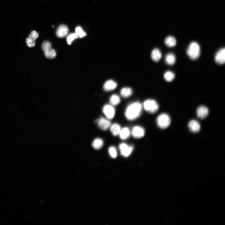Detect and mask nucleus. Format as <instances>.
Here are the masks:
<instances>
[{"label": "nucleus", "mask_w": 225, "mask_h": 225, "mask_svg": "<svg viewBox=\"0 0 225 225\" xmlns=\"http://www.w3.org/2000/svg\"><path fill=\"white\" fill-rule=\"evenodd\" d=\"M142 112L141 104L139 102H136L128 106L125 112V116L128 120H133L139 117Z\"/></svg>", "instance_id": "nucleus-1"}, {"label": "nucleus", "mask_w": 225, "mask_h": 225, "mask_svg": "<svg viewBox=\"0 0 225 225\" xmlns=\"http://www.w3.org/2000/svg\"><path fill=\"white\" fill-rule=\"evenodd\" d=\"M189 57L192 60H195L199 57L200 53V47L198 43L192 42L189 45L187 51Z\"/></svg>", "instance_id": "nucleus-2"}, {"label": "nucleus", "mask_w": 225, "mask_h": 225, "mask_svg": "<svg viewBox=\"0 0 225 225\" xmlns=\"http://www.w3.org/2000/svg\"><path fill=\"white\" fill-rule=\"evenodd\" d=\"M157 124L160 128L164 129L168 127L171 122V119L169 116L166 114L159 115L157 118Z\"/></svg>", "instance_id": "nucleus-3"}, {"label": "nucleus", "mask_w": 225, "mask_h": 225, "mask_svg": "<svg viewBox=\"0 0 225 225\" xmlns=\"http://www.w3.org/2000/svg\"><path fill=\"white\" fill-rule=\"evenodd\" d=\"M143 107L146 111L151 114L156 113L159 108V105L157 102L155 100L152 99H148L144 101Z\"/></svg>", "instance_id": "nucleus-4"}, {"label": "nucleus", "mask_w": 225, "mask_h": 225, "mask_svg": "<svg viewBox=\"0 0 225 225\" xmlns=\"http://www.w3.org/2000/svg\"><path fill=\"white\" fill-rule=\"evenodd\" d=\"M119 149L121 155L124 157H127L132 153L134 147L133 146H128L125 143H122L120 144Z\"/></svg>", "instance_id": "nucleus-5"}, {"label": "nucleus", "mask_w": 225, "mask_h": 225, "mask_svg": "<svg viewBox=\"0 0 225 225\" xmlns=\"http://www.w3.org/2000/svg\"><path fill=\"white\" fill-rule=\"evenodd\" d=\"M131 133L134 138L140 139L143 137L145 134V131L142 127L136 126L133 128Z\"/></svg>", "instance_id": "nucleus-6"}, {"label": "nucleus", "mask_w": 225, "mask_h": 225, "mask_svg": "<svg viewBox=\"0 0 225 225\" xmlns=\"http://www.w3.org/2000/svg\"><path fill=\"white\" fill-rule=\"evenodd\" d=\"M103 113L108 119H111L114 117L115 109L112 106L107 104L103 107Z\"/></svg>", "instance_id": "nucleus-7"}, {"label": "nucleus", "mask_w": 225, "mask_h": 225, "mask_svg": "<svg viewBox=\"0 0 225 225\" xmlns=\"http://www.w3.org/2000/svg\"><path fill=\"white\" fill-rule=\"evenodd\" d=\"M99 127L102 130L106 131L111 126V124L109 120L101 117L96 121Z\"/></svg>", "instance_id": "nucleus-8"}, {"label": "nucleus", "mask_w": 225, "mask_h": 225, "mask_svg": "<svg viewBox=\"0 0 225 225\" xmlns=\"http://www.w3.org/2000/svg\"><path fill=\"white\" fill-rule=\"evenodd\" d=\"M215 62L220 65H222L225 62V49L224 48H222L215 54Z\"/></svg>", "instance_id": "nucleus-9"}, {"label": "nucleus", "mask_w": 225, "mask_h": 225, "mask_svg": "<svg viewBox=\"0 0 225 225\" xmlns=\"http://www.w3.org/2000/svg\"><path fill=\"white\" fill-rule=\"evenodd\" d=\"M69 31V28L66 26L62 25L58 28L56 31V35L59 38H64L67 36Z\"/></svg>", "instance_id": "nucleus-10"}, {"label": "nucleus", "mask_w": 225, "mask_h": 225, "mask_svg": "<svg viewBox=\"0 0 225 225\" xmlns=\"http://www.w3.org/2000/svg\"><path fill=\"white\" fill-rule=\"evenodd\" d=\"M188 127L190 131L193 133H198L200 130V125L199 123L195 120H191L189 123Z\"/></svg>", "instance_id": "nucleus-11"}, {"label": "nucleus", "mask_w": 225, "mask_h": 225, "mask_svg": "<svg viewBox=\"0 0 225 225\" xmlns=\"http://www.w3.org/2000/svg\"><path fill=\"white\" fill-rule=\"evenodd\" d=\"M197 115L198 118L203 119L208 116L209 111L208 108L204 106L199 107L197 110Z\"/></svg>", "instance_id": "nucleus-12"}, {"label": "nucleus", "mask_w": 225, "mask_h": 225, "mask_svg": "<svg viewBox=\"0 0 225 225\" xmlns=\"http://www.w3.org/2000/svg\"><path fill=\"white\" fill-rule=\"evenodd\" d=\"M117 83L114 80H109L104 84L103 89L106 91H109L115 90L117 87Z\"/></svg>", "instance_id": "nucleus-13"}, {"label": "nucleus", "mask_w": 225, "mask_h": 225, "mask_svg": "<svg viewBox=\"0 0 225 225\" xmlns=\"http://www.w3.org/2000/svg\"><path fill=\"white\" fill-rule=\"evenodd\" d=\"M131 132L128 127H124L120 130L119 134L120 139L125 140H127L130 135Z\"/></svg>", "instance_id": "nucleus-14"}, {"label": "nucleus", "mask_w": 225, "mask_h": 225, "mask_svg": "<svg viewBox=\"0 0 225 225\" xmlns=\"http://www.w3.org/2000/svg\"><path fill=\"white\" fill-rule=\"evenodd\" d=\"M151 57L152 60L155 62H157L162 57V53L157 48H155L151 52Z\"/></svg>", "instance_id": "nucleus-15"}, {"label": "nucleus", "mask_w": 225, "mask_h": 225, "mask_svg": "<svg viewBox=\"0 0 225 225\" xmlns=\"http://www.w3.org/2000/svg\"><path fill=\"white\" fill-rule=\"evenodd\" d=\"M133 92V90L131 88L124 87L120 91V94L123 97L127 98L131 95Z\"/></svg>", "instance_id": "nucleus-16"}, {"label": "nucleus", "mask_w": 225, "mask_h": 225, "mask_svg": "<svg viewBox=\"0 0 225 225\" xmlns=\"http://www.w3.org/2000/svg\"><path fill=\"white\" fill-rule=\"evenodd\" d=\"M165 44L169 47H173L176 45L177 41L175 38L172 36H168L165 39Z\"/></svg>", "instance_id": "nucleus-17"}, {"label": "nucleus", "mask_w": 225, "mask_h": 225, "mask_svg": "<svg viewBox=\"0 0 225 225\" xmlns=\"http://www.w3.org/2000/svg\"><path fill=\"white\" fill-rule=\"evenodd\" d=\"M176 58L174 55L172 53H168L165 57V61L169 65H173L175 62Z\"/></svg>", "instance_id": "nucleus-18"}, {"label": "nucleus", "mask_w": 225, "mask_h": 225, "mask_svg": "<svg viewBox=\"0 0 225 225\" xmlns=\"http://www.w3.org/2000/svg\"><path fill=\"white\" fill-rule=\"evenodd\" d=\"M103 144V140L99 138L95 139L93 141L92 145L93 147L95 149L98 150L101 149Z\"/></svg>", "instance_id": "nucleus-19"}, {"label": "nucleus", "mask_w": 225, "mask_h": 225, "mask_svg": "<svg viewBox=\"0 0 225 225\" xmlns=\"http://www.w3.org/2000/svg\"><path fill=\"white\" fill-rule=\"evenodd\" d=\"M121 130V127L117 124H114L110 126V131L114 136L118 135Z\"/></svg>", "instance_id": "nucleus-20"}, {"label": "nucleus", "mask_w": 225, "mask_h": 225, "mask_svg": "<svg viewBox=\"0 0 225 225\" xmlns=\"http://www.w3.org/2000/svg\"><path fill=\"white\" fill-rule=\"evenodd\" d=\"M109 102L112 106H116L120 102V99L117 94L112 95L110 98Z\"/></svg>", "instance_id": "nucleus-21"}, {"label": "nucleus", "mask_w": 225, "mask_h": 225, "mask_svg": "<svg viewBox=\"0 0 225 225\" xmlns=\"http://www.w3.org/2000/svg\"><path fill=\"white\" fill-rule=\"evenodd\" d=\"M175 77V74L172 71H167L164 75V78L168 82H171Z\"/></svg>", "instance_id": "nucleus-22"}, {"label": "nucleus", "mask_w": 225, "mask_h": 225, "mask_svg": "<svg viewBox=\"0 0 225 225\" xmlns=\"http://www.w3.org/2000/svg\"><path fill=\"white\" fill-rule=\"evenodd\" d=\"M45 57L49 59H53L55 58L56 53L55 51L51 48V49L45 52Z\"/></svg>", "instance_id": "nucleus-23"}, {"label": "nucleus", "mask_w": 225, "mask_h": 225, "mask_svg": "<svg viewBox=\"0 0 225 225\" xmlns=\"http://www.w3.org/2000/svg\"><path fill=\"white\" fill-rule=\"evenodd\" d=\"M109 152L110 156L113 158H115L117 156V151L116 148L111 146L109 149Z\"/></svg>", "instance_id": "nucleus-24"}, {"label": "nucleus", "mask_w": 225, "mask_h": 225, "mask_svg": "<svg viewBox=\"0 0 225 225\" xmlns=\"http://www.w3.org/2000/svg\"><path fill=\"white\" fill-rule=\"evenodd\" d=\"M51 45L49 42L45 41L43 43L42 45V48L43 51L46 52L51 49Z\"/></svg>", "instance_id": "nucleus-25"}, {"label": "nucleus", "mask_w": 225, "mask_h": 225, "mask_svg": "<svg viewBox=\"0 0 225 225\" xmlns=\"http://www.w3.org/2000/svg\"><path fill=\"white\" fill-rule=\"evenodd\" d=\"M76 34L80 38H82L86 35V34L80 27H78L76 28Z\"/></svg>", "instance_id": "nucleus-26"}, {"label": "nucleus", "mask_w": 225, "mask_h": 225, "mask_svg": "<svg viewBox=\"0 0 225 225\" xmlns=\"http://www.w3.org/2000/svg\"><path fill=\"white\" fill-rule=\"evenodd\" d=\"M78 37L79 36L76 33H72L70 34L67 38V42L68 44L70 45L74 40Z\"/></svg>", "instance_id": "nucleus-27"}, {"label": "nucleus", "mask_w": 225, "mask_h": 225, "mask_svg": "<svg viewBox=\"0 0 225 225\" xmlns=\"http://www.w3.org/2000/svg\"><path fill=\"white\" fill-rule=\"evenodd\" d=\"M38 33L35 31H32L30 35L29 36V38L33 42H35V40L39 37Z\"/></svg>", "instance_id": "nucleus-28"}, {"label": "nucleus", "mask_w": 225, "mask_h": 225, "mask_svg": "<svg viewBox=\"0 0 225 225\" xmlns=\"http://www.w3.org/2000/svg\"><path fill=\"white\" fill-rule=\"evenodd\" d=\"M26 45L29 47H32L35 46V42L32 41L29 38L26 39Z\"/></svg>", "instance_id": "nucleus-29"}]
</instances>
